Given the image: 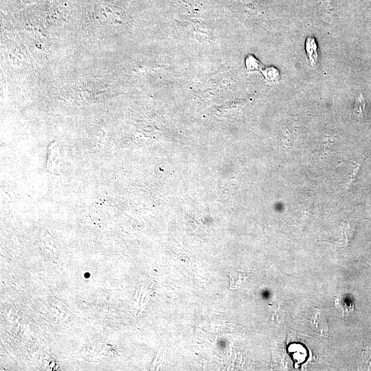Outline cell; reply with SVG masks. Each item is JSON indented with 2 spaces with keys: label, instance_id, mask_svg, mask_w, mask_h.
I'll return each mask as SVG.
<instances>
[{
  "label": "cell",
  "instance_id": "obj_1",
  "mask_svg": "<svg viewBox=\"0 0 371 371\" xmlns=\"http://www.w3.org/2000/svg\"><path fill=\"white\" fill-rule=\"evenodd\" d=\"M96 13L99 22H105L109 21L111 24L121 23L122 16L125 15L123 12H120L118 7L109 5L108 3L99 4L96 8Z\"/></svg>",
  "mask_w": 371,
  "mask_h": 371
},
{
  "label": "cell",
  "instance_id": "obj_2",
  "mask_svg": "<svg viewBox=\"0 0 371 371\" xmlns=\"http://www.w3.org/2000/svg\"><path fill=\"white\" fill-rule=\"evenodd\" d=\"M334 303L336 309L341 311L344 316H348L355 310L354 300L347 294L336 296Z\"/></svg>",
  "mask_w": 371,
  "mask_h": 371
},
{
  "label": "cell",
  "instance_id": "obj_3",
  "mask_svg": "<svg viewBox=\"0 0 371 371\" xmlns=\"http://www.w3.org/2000/svg\"><path fill=\"white\" fill-rule=\"evenodd\" d=\"M313 327H314L315 332L320 336H328L329 324L327 317L321 310L317 309L316 314L313 317Z\"/></svg>",
  "mask_w": 371,
  "mask_h": 371
},
{
  "label": "cell",
  "instance_id": "obj_4",
  "mask_svg": "<svg viewBox=\"0 0 371 371\" xmlns=\"http://www.w3.org/2000/svg\"><path fill=\"white\" fill-rule=\"evenodd\" d=\"M306 51L311 65H316L317 62H318V53H317L316 41L313 38L309 37L306 39Z\"/></svg>",
  "mask_w": 371,
  "mask_h": 371
},
{
  "label": "cell",
  "instance_id": "obj_5",
  "mask_svg": "<svg viewBox=\"0 0 371 371\" xmlns=\"http://www.w3.org/2000/svg\"><path fill=\"white\" fill-rule=\"evenodd\" d=\"M262 72L266 79L269 81H277L279 78V72H278V69L275 68V67H267V68L263 69Z\"/></svg>",
  "mask_w": 371,
  "mask_h": 371
},
{
  "label": "cell",
  "instance_id": "obj_6",
  "mask_svg": "<svg viewBox=\"0 0 371 371\" xmlns=\"http://www.w3.org/2000/svg\"><path fill=\"white\" fill-rule=\"evenodd\" d=\"M245 65L250 70H258L261 68V63L252 55H249L245 59Z\"/></svg>",
  "mask_w": 371,
  "mask_h": 371
},
{
  "label": "cell",
  "instance_id": "obj_7",
  "mask_svg": "<svg viewBox=\"0 0 371 371\" xmlns=\"http://www.w3.org/2000/svg\"><path fill=\"white\" fill-rule=\"evenodd\" d=\"M365 101L362 96H360L358 99H356L355 104V109L359 115L360 118H363L365 115Z\"/></svg>",
  "mask_w": 371,
  "mask_h": 371
}]
</instances>
